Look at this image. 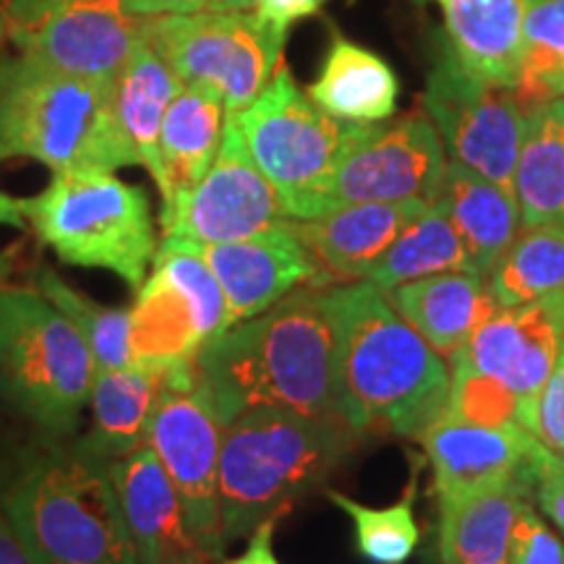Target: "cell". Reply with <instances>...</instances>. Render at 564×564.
<instances>
[{
    "label": "cell",
    "instance_id": "6da1fadb",
    "mask_svg": "<svg viewBox=\"0 0 564 564\" xmlns=\"http://www.w3.org/2000/svg\"><path fill=\"white\" fill-rule=\"evenodd\" d=\"M335 329L337 413L358 436L419 440L447 408L449 366L369 280L324 288Z\"/></svg>",
    "mask_w": 564,
    "mask_h": 564
},
{
    "label": "cell",
    "instance_id": "7a4b0ae2",
    "mask_svg": "<svg viewBox=\"0 0 564 564\" xmlns=\"http://www.w3.org/2000/svg\"><path fill=\"white\" fill-rule=\"evenodd\" d=\"M196 387L223 426L251 408L340 419L335 329L324 288H299L204 343L196 356Z\"/></svg>",
    "mask_w": 564,
    "mask_h": 564
},
{
    "label": "cell",
    "instance_id": "3957f363",
    "mask_svg": "<svg viewBox=\"0 0 564 564\" xmlns=\"http://www.w3.org/2000/svg\"><path fill=\"white\" fill-rule=\"evenodd\" d=\"M0 510L42 564H139L108 463L76 442L21 453Z\"/></svg>",
    "mask_w": 564,
    "mask_h": 564
},
{
    "label": "cell",
    "instance_id": "277c9868",
    "mask_svg": "<svg viewBox=\"0 0 564 564\" xmlns=\"http://www.w3.org/2000/svg\"><path fill=\"white\" fill-rule=\"evenodd\" d=\"M358 434L337 415L251 408L223 429L220 518L225 546L319 489Z\"/></svg>",
    "mask_w": 564,
    "mask_h": 564
},
{
    "label": "cell",
    "instance_id": "5b68a950",
    "mask_svg": "<svg viewBox=\"0 0 564 564\" xmlns=\"http://www.w3.org/2000/svg\"><path fill=\"white\" fill-rule=\"evenodd\" d=\"M0 158H32L53 173H116L139 165L112 100V82L30 55L0 63Z\"/></svg>",
    "mask_w": 564,
    "mask_h": 564
},
{
    "label": "cell",
    "instance_id": "8992f818",
    "mask_svg": "<svg viewBox=\"0 0 564 564\" xmlns=\"http://www.w3.org/2000/svg\"><path fill=\"white\" fill-rule=\"evenodd\" d=\"M95 361L79 329L37 288L0 285V398L51 436L89 408Z\"/></svg>",
    "mask_w": 564,
    "mask_h": 564
},
{
    "label": "cell",
    "instance_id": "52a82bcc",
    "mask_svg": "<svg viewBox=\"0 0 564 564\" xmlns=\"http://www.w3.org/2000/svg\"><path fill=\"white\" fill-rule=\"evenodd\" d=\"M26 223L61 262L97 267L139 291L158 251L147 194L112 173H53L45 192L21 199Z\"/></svg>",
    "mask_w": 564,
    "mask_h": 564
},
{
    "label": "cell",
    "instance_id": "ba28073f",
    "mask_svg": "<svg viewBox=\"0 0 564 564\" xmlns=\"http://www.w3.org/2000/svg\"><path fill=\"white\" fill-rule=\"evenodd\" d=\"M232 116L257 167L278 188L288 217L312 220L348 123L314 105L285 63H280L262 95Z\"/></svg>",
    "mask_w": 564,
    "mask_h": 564
},
{
    "label": "cell",
    "instance_id": "9c48e42d",
    "mask_svg": "<svg viewBox=\"0 0 564 564\" xmlns=\"http://www.w3.org/2000/svg\"><path fill=\"white\" fill-rule=\"evenodd\" d=\"M285 34L253 11L147 19V37L178 82L217 91L228 112H241L262 95L282 63Z\"/></svg>",
    "mask_w": 564,
    "mask_h": 564
},
{
    "label": "cell",
    "instance_id": "30bf717a",
    "mask_svg": "<svg viewBox=\"0 0 564 564\" xmlns=\"http://www.w3.org/2000/svg\"><path fill=\"white\" fill-rule=\"evenodd\" d=\"M131 312V356L144 366L194 364L228 329V303L194 241L162 238Z\"/></svg>",
    "mask_w": 564,
    "mask_h": 564
},
{
    "label": "cell",
    "instance_id": "8fae6325",
    "mask_svg": "<svg viewBox=\"0 0 564 564\" xmlns=\"http://www.w3.org/2000/svg\"><path fill=\"white\" fill-rule=\"evenodd\" d=\"M447 167L440 131L426 112L379 123H348L343 150L316 199L314 217L371 202H432Z\"/></svg>",
    "mask_w": 564,
    "mask_h": 564
},
{
    "label": "cell",
    "instance_id": "7c38bea8",
    "mask_svg": "<svg viewBox=\"0 0 564 564\" xmlns=\"http://www.w3.org/2000/svg\"><path fill=\"white\" fill-rule=\"evenodd\" d=\"M421 102L449 160L512 192L525 133V110L512 89L470 74L444 45Z\"/></svg>",
    "mask_w": 564,
    "mask_h": 564
},
{
    "label": "cell",
    "instance_id": "4fadbf2b",
    "mask_svg": "<svg viewBox=\"0 0 564 564\" xmlns=\"http://www.w3.org/2000/svg\"><path fill=\"white\" fill-rule=\"evenodd\" d=\"M3 24L21 55L116 82L147 19L126 0H6Z\"/></svg>",
    "mask_w": 564,
    "mask_h": 564
},
{
    "label": "cell",
    "instance_id": "5bb4252c",
    "mask_svg": "<svg viewBox=\"0 0 564 564\" xmlns=\"http://www.w3.org/2000/svg\"><path fill=\"white\" fill-rule=\"evenodd\" d=\"M278 188L253 162L238 121L228 112L220 150L204 178L160 212L162 238L194 243H225L288 223Z\"/></svg>",
    "mask_w": 564,
    "mask_h": 564
},
{
    "label": "cell",
    "instance_id": "9a60e30c",
    "mask_svg": "<svg viewBox=\"0 0 564 564\" xmlns=\"http://www.w3.org/2000/svg\"><path fill=\"white\" fill-rule=\"evenodd\" d=\"M223 423L196 384H175L167 377L150 444L181 494L188 531L207 562L225 552L220 518Z\"/></svg>",
    "mask_w": 564,
    "mask_h": 564
},
{
    "label": "cell",
    "instance_id": "2e32d148",
    "mask_svg": "<svg viewBox=\"0 0 564 564\" xmlns=\"http://www.w3.org/2000/svg\"><path fill=\"white\" fill-rule=\"evenodd\" d=\"M564 348V291L520 306L497 308L457 350L474 369L499 379L523 403V429H531L535 394Z\"/></svg>",
    "mask_w": 564,
    "mask_h": 564
},
{
    "label": "cell",
    "instance_id": "e0dca14e",
    "mask_svg": "<svg viewBox=\"0 0 564 564\" xmlns=\"http://www.w3.org/2000/svg\"><path fill=\"white\" fill-rule=\"evenodd\" d=\"M196 249L225 293L228 329L267 312L299 288H327L319 264L299 238L293 220L241 241L196 243Z\"/></svg>",
    "mask_w": 564,
    "mask_h": 564
},
{
    "label": "cell",
    "instance_id": "ac0fdd59",
    "mask_svg": "<svg viewBox=\"0 0 564 564\" xmlns=\"http://www.w3.org/2000/svg\"><path fill=\"white\" fill-rule=\"evenodd\" d=\"M419 440L432 463L440 499L502 481L533 486L541 442L523 426H478L442 413Z\"/></svg>",
    "mask_w": 564,
    "mask_h": 564
},
{
    "label": "cell",
    "instance_id": "d6986e66",
    "mask_svg": "<svg viewBox=\"0 0 564 564\" xmlns=\"http://www.w3.org/2000/svg\"><path fill=\"white\" fill-rule=\"evenodd\" d=\"M139 564H167L202 554L188 531L181 494L152 444L108 463Z\"/></svg>",
    "mask_w": 564,
    "mask_h": 564
},
{
    "label": "cell",
    "instance_id": "ffe728a7",
    "mask_svg": "<svg viewBox=\"0 0 564 564\" xmlns=\"http://www.w3.org/2000/svg\"><path fill=\"white\" fill-rule=\"evenodd\" d=\"M426 207L423 199L350 204L312 220H293V228L327 285L333 280H366L394 238Z\"/></svg>",
    "mask_w": 564,
    "mask_h": 564
},
{
    "label": "cell",
    "instance_id": "44dd1931",
    "mask_svg": "<svg viewBox=\"0 0 564 564\" xmlns=\"http://www.w3.org/2000/svg\"><path fill=\"white\" fill-rule=\"evenodd\" d=\"M167 377L171 366L144 364L95 373L89 398L91 426L76 444L105 463L150 444L152 419L167 390Z\"/></svg>",
    "mask_w": 564,
    "mask_h": 564
},
{
    "label": "cell",
    "instance_id": "7402d4cb",
    "mask_svg": "<svg viewBox=\"0 0 564 564\" xmlns=\"http://www.w3.org/2000/svg\"><path fill=\"white\" fill-rule=\"evenodd\" d=\"M403 319L440 352L455 356L470 335L497 312L489 282L474 272H442L384 291Z\"/></svg>",
    "mask_w": 564,
    "mask_h": 564
},
{
    "label": "cell",
    "instance_id": "603a6c76",
    "mask_svg": "<svg viewBox=\"0 0 564 564\" xmlns=\"http://www.w3.org/2000/svg\"><path fill=\"white\" fill-rule=\"evenodd\" d=\"M432 202L447 212L478 278H489L523 230V217L510 188L455 160H447L440 192Z\"/></svg>",
    "mask_w": 564,
    "mask_h": 564
},
{
    "label": "cell",
    "instance_id": "cb8c5ba5",
    "mask_svg": "<svg viewBox=\"0 0 564 564\" xmlns=\"http://www.w3.org/2000/svg\"><path fill=\"white\" fill-rule=\"evenodd\" d=\"M444 45L470 74L512 89L528 0H440Z\"/></svg>",
    "mask_w": 564,
    "mask_h": 564
},
{
    "label": "cell",
    "instance_id": "d4e9b609",
    "mask_svg": "<svg viewBox=\"0 0 564 564\" xmlns=\"http://www.w3.org/2000/svg\"><path fill=\"white\" fill-rule=\"evenodd\" d=\"M525 497L531 489L523 481H502L440 499L442 564H510L512 525Z\"/></svg>",
    "mask_w": 564,
    "mask_h": 564
},
{
    "label": "cell",
    "instance_id": "484cf974",
    "mask_svg": "<svg viewBox=\"0 0 564 564\" xmlns=\"http://www.w3.org/2000/svg\"><path fill=\"white\" fill-rule=\"evenodd\" d=\"M225 121L223 97L217 91L181 84L165 112L160 131V196L167 209L183 192L194 188L204 178L220 150Z\"/></svg>",
    "mask_w": 564,
    "mask_h": 564
},
{
    "label": "cell",
    "instance_id": "4316f807",
    "mask_svg": "<svg viewBox=\"0 0 564 564\" xmlns=\"http://www.w3.org/2000/svg\"><path fill=\"white\" fill-rule=\"evenodd\" d=\"M181 82L162 58L152 40L147 37V24L129 58L112 82L116 116L129 147L137 154L139 165L147 167L152 181L160 186V131L173 97L178 95Z\"/></svg>",
    "mask_w": 564,
    "mask_h": 564
},
{
    "label": "cell",
    "instance_id": "83f0119b",
    "mask_svg": "<svg viewBox=\"0 0 564 564\" xmlns=\"http://www.w3.org/2000/svg\"><path fill=\"white\" fill-rule=\"evenodd\" d=\"M308 97L337 121L379 123L398 110L400 79L377 53L335 34Z\"/></svg>",
    "mask_w": 564,
    "mask_h": 564
},
{
    "label": "cell",
    "instance_id": "f1b7e54d",
    "mask_svg": "<svg viewBox=\"0 0 564 564\" xmlns=\"http://www.w3.org/2000/svg\"><path fill=\"white\" fill-rule=\"evenodd\" d=\"M512 194L523 228L564 223V100L525 110Z\"/></svg>",
    "mask_w": 564,
    "mask_h": 564
},
{
    "label": "cell",
    "instance_id": "f546056e",
    "mask_svg": "<svg viewBox=\"0 0 564 564\" xmlns=\"http://www.w3.org/2000/svg\"><path fill=\"white\" fill-rule=\"evenodd\" d=\"M442 272H474V267L447 212L442 209V204L429 202V207L394 238L382 259L371 267L366 280L373 282L379 291H392L405 282Z\"/></svg>",
    "mask_w": 564,
    "mask_h": 564
},
{
    "label": "cell",
    "instance_id": "4dcf8cb0",
    "mask_svg": "<svg viewBox=\"0 0 564 564\" xmlns=\"http://www.w3.org/2000/svg\"><path fill=\"white\" fill-rule=\"evenodd\" d=\"M486 282L499 308L564 291V223L520 230Z\"/></svg>",
    "mask_w": 564,
    "mask_h": 564
},
{
    "label": "cell",
    "instance_id": "1f68e13d",
    "mask_svg": "<svg viewBox=\"0 0 564 564\" xmlns=\"http://www.w3.org/2000/svg\"><path fill=\"white\" fill-rule=\"evenodd\" d=\"M512 91L523 110L564 100V0H528Z\"/></svg>",
    "mask_w": 564,
    "mask_h": 564
},
{
    "label": "cell",
    "instance_id": "d6a6232c",
    "mask_svg": "<svg viewBox=\"0 0 564 564\" xmlns=\"http://www.w3.org/2000/svg\"><path fill=\"white\" fill-rule=\"evenodd\" d=\"M32 285L51 299L68 322L79 329L87 343L97 373L126 369L133 364L131 356V312L129 308H110L91 301L89 295L68 285L51 267H37L32 274Z\"/></svg>",
    "mask_w": 564,
    "mask_h": 564
},
{
    "label": "cell",
    "instance_id": "836d02e7",
    "mask_svg": "<svg viewBox=\"0 0 564 564\" xmlns=\"http://www.w3.org/2000/svg\"><path fill=\"white\" fill-rule=\"evenodd\" d=\"M327 497L329 502L340 507V510L350 518L352 531H356L358 552H361V556H366L369 562L405 564L413 556L415 549H419L421 531L413 512V484L400 502L382 507V510L356 502V499L345 497L340 491H329Z\"/></svg>",
    "mask_w": 564,
    "mask_h": 564
},
{
    "label": "cell",
    "instance_id": "e575fe53",
    "mask_svg": "<svg viewBox=\"0 0 564 564\" xmlns=\"http://www.w3.org/2000/svg\"><path fill=\"white\" fill-rule=\"evenodd\" d=\"M449 366V398L444 413L455 419L478 423V426H523V403L510 387L499 379L478 371L455 356Z\"/></svg>",
    "mask_w": 564,
    "mask_h": 564
},
{
    "label": "cell",
    "instance_id": "d590c367",
    "mask_svg": "<svg viewBox=\"0 0 564 564\" xmlns=\"http://www.w3.org/2000/svg\"><path fill=\"white\" fill-rule=\"evenodd\" d=\"M510 564H564L562 533L541 518L533 499L525 497L512 525Z\"/></svg>",
    "mask_w": 564,
    "mask_h": 564
},
{
    "label": "cell",
    "instance_id": "8d00e7d4",
    "mask_svg": "<svg viewBox=\"0 0 564 564\" xmlns=\"http://www.w3.org/2000/svg\"><path fill=\"white\" fill-rule=\"evenodd\" d=\"M528 432L552 453L564 457V348L544 387L535 394L533 419Z\"/></svg>",
    "mask_w": 564,
    "mask_h": 564
},
{
    "label": "cell",
    "instance_id": "74e56055",
    "mask_svg": "<svg viewBox=\"0 0 564 564\" xmlns=\"http://www.w3.org/2000/svg\"><path fill=\"white\" fill-rule=\"evenodd\" d=\"M531 497L549 523L564 535V457L541 444L533 463Z\"/></svg>",
    "mask_w": 564,
    "mask_h": 564
},
{
    "label": "cell",
    "instance_id": "f35d334b",
    "mask_svg": "<svg viewBox=\"0 0 564 564\" xmlns=\"http://www.w3.org/2000/svg\"><path fill=\"white\" fill-rule=\"evenodd\" d=\"M324 3H327V0H257L253 13H257L259 19L270 21L278 30L288 32V26L295 24V21L319 13L324 9Z\"/></svg>",
    "mask_w": 564,
    "mask_h": 564
},
{
    "label": "cell",
    "instance_id": "ab89813d",
    "mask_svg": "<svg viewBox=\"0 0 564 564\" xmlns=\"http://www.w3.org/2000/svg\"><path fill=\"white\" fill-rule=\"evenodd\" d=\"M278 520H280V514H272V518H267L264 523L251 533L249 546L243 549V554L232 556V560H225L223 564H282L278 560V554H274V546H272Z\"/></svg>",
    "mask_w": 564,
    "mask_h": 564
},
{
    "label": "cell",
    "instance_id": "60d3db41",
    "mask_svg": "<svg viewBox=\"0 0 564 564\" xmlns=\"http://www.w3.org/2000/svg\"><path fill=\"white\" fill-rule=\"evenodd\" d=\"M0 564H42L0 510Z\"/></svg>",
    "mask_w": 564,
    "mask_h": 564
},
{
    "label": "cell",
    "instance_id": "b9f144b4",
    "mask_svg": "<svg viewBox=\"0 0 564 564\" xmlns=\"http://www.w3.org/2000/svg\"><path fill=\"white\" fill-rule=\"evenodd\" d=\"M141 19L171 17V13H194L204 9V0H126Z\"/></svg>",
    "mask_w": 564,
    "mask_h": 564
},
{
    "label": "cell",
    "instance_id": "7bdbcfd3",
    "mask_svg": "<svg viewBox=\"0 0 564 564\" xmlns=\"http://www.w3.org/2000/svg\"><path fill=\"white\" fill-rule=\"evenodd\" d=\"M0 225H11V228H24L26 217L21 212V199L0 192Z\"/></svg>",
    "mask_w": 564,
    "mask_h": 564
},
{
    "label": "cell",
    "instance_id": "ee69618b",
    "mask_svg": "<svg viewBox=\"0 0 564 564\" xmlns=\"http://www.w3.org/2000/svg\"><path fill=\"white\" fill-rule=\"evenodd\" d=\"M257 0H204L202 11H253Z\"/></svg>",
    "mask_w": 564,
    "mask_h": 564
},
{
    "label": "cell",
    "instance_id": "f6af8a7d",
    "mask_svg": "<svg viewBox=\"0 0 564 564\" xmlns=\"http://www.w3.org/2000/svg\"><path fill=\"white\" fill-rule=\"evenodd\" d=\"M167 564H209L207 560H204L202 554H188V556H181V560H173Z\"/></svg>",
    "mask_w": 564,
    "mask_h": 564
},
{
    "label": "cell",
    "instance_id": "bcb514c9",
    "mask_svg": "<svg viewBox=\"0 0 564 564\" xmlns=\"http://www.w3.org/2000/svg\"><path fill=\"white\" fill-rule=\"evenodd\" d=\"M3 32H6V24H3V13H0V37H3Z\"/></svg>",
    "mask_w": 564,
    "mask_h": 564
}]
</instances>
